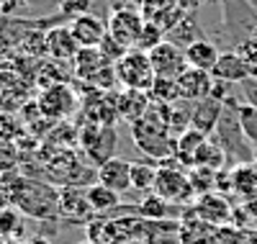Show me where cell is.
I'll list each match as a JSON object with an SVG mask.
<instances>
[{
  "label": "cell",
  "mask_w": 257,
  "mask_h": 244,
  "mask_svg": "<svg viewBox=\"0 0 257 244\" xmlns=\"http://www.w3.org/2000/svg\"><path fill=\"white\" fill-rule=\"evenodd\" d=\"M13 206L36 221L59 218V190L52 183L29 177L26 172L13 175Z\"/></svg>",
  "instance_id": "6da1fadb"
},
{
  "label": "cell",
  "mask_w": 257,
  "mask_h": 244,
  "mask_svg": "<svg viewBox=\"0 0 257 244\" xmlns=\"http://www.w3.org/2000/svg\"><path fill=\"white\" fill-rule=\"evenodd\" d=\"M132 137H134V144L147 157H155L160 162L173 157L178 149V137L170 131L160 103H152L147 108V113L132 124Z\"/></svg>",
  "instance_id": "7a4b0ae2"
},
{
  "label": "cell",
  "mask_w": 257,
  "mask_h": 244,
  "mask_svg": "<svg viewBox=\"0 0 257 244\" xmlns=\"http://www.w3.org/2000/svg\"><path fill=\"white\" fill-rule=\"evenodd\" d=\"M237 95L229 98L221 108V118L216 124V142L221 144V149L226 152V157L237 160L242 165H249L254 162V147L249 144V139L244 137V131L239 126V118H237Z\"/></svg>",
  "instance_id": "3957f363"
},
{
  "label": "cell",
  "mask_w": 257,
  "mask_h": 244,
  "mask_svg": "<svg viewBox=\"0 0 257 244\" xmlns=\"http://www.w3.org/2000/svg\"><path fill=\"white\" fill-rule=\"evenodd\" d=\"M116 142L118 134L113 126H103V124H82L77 129V144L85 154V160L90 165L100 167L103 162H108L111 157H116Z\"/></svg>",
  "instance_id": "277c9868"
},
{
  "label": "cell",
  "mask_w": 257,
  "mask_h": 244,
  "mask_svg": "<svg viewBox=\"0 0 257 244\" xmlns=\"http://www.w3.org/2000/svg\"><path fill=\"white\" fill-rule=\"evenodd\" d=\"M113 67H116V80L123 87H132V90L149 93V87H152L155 80H157L152 59H149L147 52H139V49H128Z\"/></svg>",
  "instance_id": "5b68a950"
},
{
  "label": "cell",
  "mask_w": 257,
  "mask_h": 244,
  "mask_svg": "<svg viewBox=\"0 0 257 244\" xmlns=\"http://www.w3.org/2000/svg\"><path fill=\"white\" fill-rule=\"evenodd\" d=\"M224 26L234 41V49L249 36L257 34V8L249 0H221Z\"/></svg>",
  "instance_id": "8992f818"
},
{
  "label": "cell",
  "mask_w": 257,
  "mask_h": 244,
  "mask_svg": "<svg viewBox=\"0 0 257 244\" xmlns=\"http://www.w3.org/2000/svg\"><path fill=\"white\" fill-rule=\"evenodd\" d=\"M157 195H162L170 203H190L196 201V190L190 185L188 172H183L180 167H173L170 162H162L157 167V177H155V190Z\"/></svg>",
  "instance_id": "52a82bcc"
},
{
  "label": "cell",
  "mask_w": 257,
  "mask_h": 244,
  "mask_svg": "<svg viewBox=\"0 0 257 244\" xmlns=\"http://www.w3.org/2000/svg\"><path fill=\"white\" fill-rule=\"evenodd\" d=\"M36 103H39L41 116L59 124V121H67L80 108V95L70 87V82H64V85H52L47 90H41Z\"/></svg>",
  "instance_id": "ba28073f"
},
{
  "label": "cell",
  "mask_w": 257,
  "mask_h": 244,
  "mask_svg": "<svg viewBox=\"0 0 257 244\" xmlns=\"http://www.w3.org/2000/svg\"><path fill=\"white\" fill-rule=\"evenodd\" d=\"M144 24H147V18L139 11H134V8H116V11H111L108 21H105V31H108V36L113 41H118L121 47L134 49Z\"/></svg>",
  "instance_id": "9c48e42d"
},
{
  "label": "cell",
  "mask_w": 257,
  "mask_h": 244,
  "mask_svg": "<svg viewBox=\"0 0 257 244\" xmlns=\"http://www.w3.org/2000/svg\"><path fill=\"white\" fill-rule=\"evenodd\" d=\"M34 90V80L21 75L18 70H0V110H8V113H16L21 110Z\"/></svg>",
  "instance_id": "30bf717a"
},
{
  "label": "cell",
  "mask_w": 257,
  "mask_h": 244,
  "mask_svg": "<svg viewBox=\"0 0 257 244\" xmlns=\"http://www.w3.org/2000/svg\"><path fill=\"white\" fill-rule=\"evenodd\" d=\"M149 59H152V67L157 77L165 80H178L185 70H188V59H185V49L178 47L173 41H162L149 52Z\"/></svg>",
  "instance_id": "8fae6325"
},
{
  "label": "cell",
  "mask_w": 257,
  "mask_h": 244,
  "mask_svg": "<svg viewBox=\"0 0 257 244\" xmlns=\"http://www.w3.org/2000/svg\"><path fill=\"white\" fill-rule=\"evenodd\" d=\"M59 218H67L70 224H85V226L95 218V211L88 203L85 188H62L59 190Z\"/></svg>",
  "instance_id": "7c38bea8"
},
{
  "label": "cell",
  "mask_w": 257,
  "mask_h": 244,
  "mask_svg": "<svg viewBox=\"0 0 257 244\" xmlns=\"http://www.w3.org/2000/svg\"><path fill=\"white\" fill-rule=\"evenodd\" d=\"M70 31L75 36V41L82 47H100L103 39L108 36V31H105V21L98 18L95 13H85V16H77L70 21Z\"/></svg>",
  "instance_id": "4fadbf2b"
},
{
  "label": "cell",
  "mask_w": 257,
  "mask_h": 244,
  "mask_svg": "<svg viewBox=\"0 0 257 244\" xmlns=\"http://www.w3.org/2000/svg\"><path fill=\"white\" fill-rule=\"evenodd\" d=\"M193 211H196V216L208 226H221V224H226V221H231V206L221 193L198 195Z\"/></svg>",
  "instance_id": "5bb4252c"
},
{
  "label": "cell",
  "mask_w": 257,
  "mask_h": 244,
  "mask_svg": "<svg viewBox=\"0 0 257 244\" xmlns=\"http://www.w3.org/2000/svg\"><path fill=\"white\" fill-rule=\"evenodd\" d=\"M95 175H98V183L116 190L118 195L132 190V162L123 160V157H111L108 162H103L95 170Z\"/></svg>",
  "instance_id": "9a60e30c"
},
{
  "label": "cell",
  "mask_w": 257,
  "mask_h": 244,
  "mask_svg": "<svg viewBox=\"0 0 257 244\" xmlns=\"http://www.w3.org/2000/svg\"><path fill=\"white\" fill-rule=\"evenodd\" d=\"M108 64H111V62L103 57V52H100L98 47H82V49L75 54V59L70 62V67H72V77H75V80L93 85V80L98 77V72H100L103 67H108Z\"/></svg>",
  "instance_id": "2e32d148"
},
{
  "label": "cell",
  "mask_w": 257,
  "mask_h": 244,
  "mask_svg": "<svg viewBox=\"0 0 257 244\" xmlns=\"http://www.w3.org/2000/svg\"><path fill=\"white\" fill-rule=\"evenodd\" d=\"M213 80H224V82H231V85H242L244 80L252 77L249 72V64L244 62V57L237 52V49H229V52H221L216 67H213Z\"/></svg>",
  "instance_id": "e0dca14e"
},
{
  "label": "cell",
  "mask_w": 257,
  "mask_h": 244,
  "mask_svg": "<svg viewBox=\"0 0 257 244\" xmlns=\"http://www.w3.org/2000/svg\"><path fill=\"white\" fill-rule=\"evenodd\" d=\"M80 52V44L75 41L70 26H52L47 29V57L57 62H72Z\"/></svg>",
  "instance_id": "ac0fdd59"
},
{
  "label": "cell",
  "mask_w": 257,
  "mask_h": 244,
  "mask_svg": "<svg viewBox=\"0 0 257 244\" xmlns=\"http://www.w3.org/2000/svg\"><path fill=\"white\" fill-rule=\"evenodd\" d=\"M178 87H180V95L188 103H198L203 98L211 95V87H213V75L196 70V67H188L180 77H178Z\"/></svg>",
  "instance_id": "d6986e66"
},
{
  "label": "cell",
  "mask_w": 257,
  "mask_h": 244,
  "mask_svg": "<svg viewBox=\"0 0 257 244\" xmlns=\"http://www.w3.org/2000/svg\"><path fill=\"white\" fill-rule=\"evenodd\" d=\"M221 103H216L213 98H203L198 103H190V129L201 131V134L211 137L216 131V124L221 118Z\"/></svg>",
  "instance_id": "ffe728a7"
},
{
  "label": "cell",
  "mask_w": 257,
  "mask_h": 244,
  "mask_svg": "<svg viewBox=\"0 0 257 244\" xmlns=\"http://www.w3.org/2000/svg\"><path fill=\"white\" fill-rule=\"evenodd\" d=\"M152 105L149 100V93L144 90H132V87H123L121 93H116V113L123 121H137L147 113V108Z\"/></svg>",
  "instance_id": "44dd1931"
},
{
  "label": "cell",
  "mask_w": 257,
  "mask_h": 244,
  "mask_svg": "<svg viewBox=\"0 0 257 244\" xmlns=\"http://www.w3.org/2000/svg\"><path fill=\"white\" fill-rule=\"evenodd\" d=\"M72 77V67H67V62H57V59H41L36 64V72H34V85L39 90H47L52 85H64L70 82Z\"/></svg>",
  "instance_id": "7402d4cb"
},
{
  "label": "cell",
  "mask_w": 257,
  "mask_h": 244,
  "mask_svg": "<svg viewBox=\"0 0 257 244\" xmlns=\"http://www.w3.org/2000/svg\"><path fill=\"white\" fill-rule=\"evenodd\" d=\"M221 52L213 41L208 39H198L193 41L190 47L185 49V59H188V67H196V70H203V72H213V67H216Z\"/></svg>",
  "instance_id": "603a6c76"
},
{
  "label": "cell",
  "mask_w": 257,
  "mask_h": 244,
  "mask_svg": "<svg viewBox=\"0 0 257 244\" xmlns=\"http://www.w3.org/2000/svg\"><path fill=\"white\" fill-rule=\"evenodd\" d=\"M226 152L221 149V144L216 139H206L196 154H193V167H208V170H221L226 165Z\"/></svg>",
  "instance_id": "cb8c5ba5"
},
{
  "label": "cell",
  "mask_w": 257,
  "mask_h": 244,
  "mask_svg": "<svg viewBox=\"0 0 257 244\" xmlns=\"http://www.w3.org/2000/svg\"><path fill=\"white\" fill-rule=\"evenodd\" d=\"M231 188H234L237 195L247 198V201L257 198V165L254 162L239 165L237 170L231 172Z\"/></svg>",
  "instance_id": "d4e9b609"
},
{
  "label": "cell",
  "mask_w": 257,
  "mask_h": 244,
  "mask_svg": "<svg viewBox=\"0 0 257 244\" xmlns=\"http://www.w3.org/2000/svg\"><path fill=\"white\" fill-rule=\"evenodd\" d=\"M85 193H88V203H90V208H93L95 213H108V211H113V208L118 206V201H121V195H118L116 190H111V188H105L103 183L88 185V188H85Z\"/></svg>",
  "instance_id": "484cf974"
},
{
  "label": "cell",
  "mask_w": 257,
  "mask_h": 244,
  "mask_svg": "<svg viewBox=\"0 0 257 244\" xmlns=\"http://www.w3.org/2000/svg\"><path fill=\"white\" fill-rule=\"evenodd\" d=\"M167 36H170L167 41H173V44H178V47L188 49L193 41L201 39V29H198V24H196V18L185 13V16L178 21V24L167 31Z\"/></svg>",
  "instance_id": "4316f807"
},
{
  "label": "cell",
  "mask_w": 257,
  "mask_h": 244,
  "mask_svg": "<svg viewBox=\"0 0 257 244\" xmlns=\"http://www.w3.org/2000/svg\"><path fill=\"white\" fill-rule=\"evenodd\" d=\"M137 213L144 221H165L170 216V203L157 193H144V198L137 206Z\"/></svg>",
  "instance_id": "83f0119b"
},
{
  "label": "cell",
  "mask_w": 257,
  "mask_h": 244,
  "mask_svg": "<svg viewBox=\"0 0 257 244\" xmlns=\"http://www.w3.org/2000/svg\"><path fill=\"white\" fill-rule=\"evenodd\" d=\"M24 231H26V221H24V213H21L16 206H8V208H0V234L6 239H24Z\"/></svg>",
  "instance_id": "f1b7e54d"
},
{
  "label": "cell",
  "mask_w": 257,
  "mask_h": 244,
  "mask_svg": "<svg viewBox=\"0 0 257 244\" xmlns=\"http://www.w3.org/2000/svg\"><path fill=\"white\" fill-rule=\"evenodd\" d=\"M21 165H24V152H21L18 142L0 139V175L18 172Z\"/></svg>",
  "instance_id": "f546056e"
},
{
  "label": "cell",
  "mask_w": 257,
  "mask_h": 244,
  "mask_svg": "<svg viewBox=\"0 0 257 244\" xmlns=\"http://www.w3.org/2000/svg\"><path fill=\"white\" fill-rule=\"evenodd\" d=\"M149 100L152 103H180L183 95H180V87H178V80H165V77H157L155 85L149 87Z\"/></svg>",
  "instance_id": "4dcf8cb0"
},
{
  "label": "cell",
  "mask_w": 257,
  "mask_h": 244,
  "mask_svg": "<svg viewBox=\"0 0 257 244\" xmlns=\"http://www.w3.org/2000/svg\"><path fill=\"white\" fill-rule=\"evenodd\" d=\"M155 177L157 167L147 162H132V188L139 193H152L155 190Z\"/></svg>",
  "instance_id": "1f68e13d"
},
{
  "label": "cell",
  "mask_w": 257,
  "mask_h": 244,
  "mask_svg": "<svg viewBox=\"0 0 257 244\" xmlns=\"http://www.w3.org/2000/svg\"><path fill=\"white\" fill-rule=\"evenodd\" d=\"M237 118H239V126L244 131V137L249 139V144L257 147V105L239 100L237 103Z\"/></svg>",
  "instance_id": "d6a6232c"
},
{
  "label": "cell",
  "mask_w": 257,
  "mask_h": 244,
  "mask_svg": "<svg viewBox=\"0 0 257 244\" xmlns=\"http://www.w3.org/2000/svg\"><path fill=\"white\" fill-rule=\"evenodd\" d=\"M216 172L219 170H208V167H193L188 172L190 185H193V190H196V198L206 195V193H213V188H216Z\"/></svg>",
  "instance_id": "836d02e7"
},
{
  "label": "cell",
  "mask_w": 257,
  "mask_h": 244,
  "mask_svg": "<svg viewBox=\"0 0 257 244\" xmlns=\"http://www.w3.org/2000/svg\"><path fill=\"white\" fill-rule=\"evenodd\" d=\"M26 137V124L21 121L16 113L0 110V139H11V142H21Z\"/></svg>",
  "instance_id": "e575fe53"
},
{
  "label": "cell",
  "mask_w": 257,
  "mask_h": 244,
  "mask_svg": "<svg viewBox=\"0 0 257 244\" xmlns=\"http://www.w3.org/2000/svg\"><path fill=\"white\" fill-rule=\"evenodd\" d=\"M165 29L162 26H157V24H152V21H147L144 24V29H142V34H139V39H137V47L134 49H139V52H152L157 44H162L165 41Z\"/></svg>",
  "instance_id": "d590c367"
},
{
  "label": "cell",
  "mask_w": 257,
  "mask_h": 244,
  "mask_svg": "<svg viewBox=\"0 0 257 244\" xmlns=\"http://www.w3.org/2000/svg\"><path fill=\"white\" fill-rule=\"evenodd\" d=\"M90 8H93V0H59V13L70 21L90 13Z\"/></svg>",
  "instance_id": "8d00e7d4"
},
{
  "label": "cell",
  "mask_w": 257,
  "mask_h": 244,
  "mask_svg": "<svg viewBox=\"0 0 257 244\" xmlns=\"http://www.w3.org/2000/svg\"><path fill=\"white\" fill-rule=\"evenodd\" d=\"M13 175H0V208L13 206Z\"/></svg>",
  "instance_id": "74e56055"
},
{
  "label": "cell",
  "mask_w": 257,
  "mask_h": 244,
  "mask_svg": "<svg viewBox=\"0 0 257 244\" xmlns=\"http://www.w3.org/2000/svg\"><path fill=\"white\" fill-rule=\"evenodd\" d=\"M242 98L252 105H257V77H249L242 82Z\"/></svg>",
  "instance_id": "f35d334b"
},
{
  "label": "cell",
  "mask_w": 257,
  "mask_h": 244,
  "mask_svg": "<svg viewBox=\"0 0 257 244\" xmlns=\"http://www.w3.org/2000/svg\"><path fill=\"white\" fill-rule=\"evenodd\" d=\"M198 3H201V0H175V6L180 11H185V13H193V11L198 8Z\"/></svg>",
  "instance_id": "ab89813d"
},
{
  "label": "cell",
  "mask_w": 257,
  "mask_h": 244,
  "mask_svg": "<svg viewBox=\"0 0 257 244\" xmlns=\"http://www.w3.org/2000/svg\"><path fill=\"white\" fill-rule=\"evenodd\" d=\"M21 244H49V241L41 239V236H34V239H26V241H21Z\"/></svg>",
  "instance_id": "60d3db41"
},
{
  "label": "cell",
  "mask_w": 257,
  "mask_h": 244,
  "mask_svg": "<svg viewBox=\"0 0 257 244\" xmlns=\"http://www.w3.org/2000/svg\"><path fill=\"white\" fill-rule=\"evenodd\" d=\"M6 241H8V239H6V236H3V234H0V244H6Z\"/></svg>",
  "instance_id": "b9f144b4"
},
{
  "label": "cell",
  "mask_w": 257,
  "mask_h": 244,
  "mask_svg": "<svg viewBox=\"0 0 257 244\" xmlns=\"http://www.w3.org/2000/svg\"><path fill=\"white\" fill-rule=\"evenodd\" d=\"M254 165H257V147H254Z\"/></svg>",
  "instance_id": "7bdbcfd3"
},
{
  "label": "cell",
  "mask_w": 257,
  "mask_h": 244,
  "mask_svg": "<svg viewBox=\"0 0 257 244\" xmlns=\"http://www.w3.org/2000/svg\"><path fill=\"white\" fill-rule=\"evenodd\" d=\"M82 244H93V241H82Z\"/></svg>",
  "instance_id": "ee69618b"
}]
</instances>
